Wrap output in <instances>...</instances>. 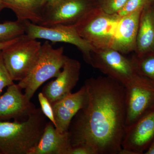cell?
<instances>
[{"mask_svg":"<svg viewBox=\"0 0 154 154\" xmlns=\"http://www.w3.org/2000/svg\"><path fill=\"white\" fill-rule=\"evenodd\" d=\"M84 85L88 102L70 125L71 146H88L95 154H120L126 127L124 86L107 76L90 78Z\"/></svg>","mask_w":154,"mask_h":154,"instance_id":"obj_1","label":"cell"},{"mask_svg":"<svg viewBox=\"0 0 154 154\" xmlns=\"http://www.w3.org/2000/svg\"><path fill=\"white\" fill-rule=\"evenodd\" d=\"M47 118L37 108L23 121H0L1 154H29L40 140Z\"/></svg>","mask_w":154,"mask_h":154,"instance_id":"obj_2","label":"cell"},{"mask_svg":"<svg viewBox=\"0 0 154 154\" xmlns=\"http://www.w3.org/2000/svg\"><path fill=\"white\" fill-rule=\"evenodd\" d=\"M66 57L63 47L54 48L48 41L42 45L38 57L31 71L18 84L22 90H25L24 94L28 99L31 100L42 84L58 75Z\"/></svg>","mask_w":154,"mask_h":154,"instance_id":"obj_3","label":"cell"},{"mask_svg":"<svg viewBox=\"0 0 154 154\" xmlns=\"http://www.w3.org/2000/svg\"><path fill=\"white\" fill-rule=\"evenodd\" d=\"M119 17L105 13L98 6L74 25L80 36L96 50L111 48Z\"/></svg>","mask_w":154,"mask_h":154,"instance_id":"obj_4","label":"cell"},{"mask_svg":"<svg viewBox=\"0 0 154 154\" xmlns=\"http://www.w3.org/2000/svg\"><path fill=\"white\" fill-rule=\"evenodd\" d=\"M42 45L37 39L25 34L2 51L6 67L13 81L19 82L28 75L37 59Z\"/></svg>","mask_w":154,"mask_h":154,"instance_id":"obj_5","label":"cell"},{"mask_svg":"<svg viewBox=\"0 0 154 154\" xmlns=\"http://www.w3.org/2000/svg\"><path fill=\"white\" fill-rule=\"evenodd\" d=\"M124 87L126 126L154 110V82L138 72Z\"/></svg>","mask_w":154,"mask_h":154,"instance_id":"obj_6","label":"cell"},{"mask_svg":"<svg viewBox=\"0 0 154 154\" xmlns=\"http://www.w3.org/2000/svg\"><path fill=\"white\" fill-rule=\"evenodd\" d=\"M25 34L30 38L46 39L52 42H64L73 45L82 54L84 60L90 64L91 56L96 49L80 36L74 25H59L45 27L24 22Z\"/></svg>","mask_w":154,"mask_h":154,"instance_id":"obj_7","label":"cell"},{"mask_svg":"<svg viewBox=\"0 0 154 154\" xmlns=\"http://www.w3.org/2000/svg\"><path fill=\"white\" fill-rule=\"evenodd\" d=\"M97 6V0H48L39 25H74Z\"/></svg>","mask_w":154,"mask_h":154,"instance_id":"obj_8","label":"cell"},{"mask_svg":"<svg viewBox=\"0 0 154 154\" xmlns=\"http://www.w3.org/2000/svg\"><path fill=\"white\" fill-rule=\"evenodd\" d=\"M123 54L111 48L96 50L91 54L90 65L125 86L138 72L132 59Z\"/></svg>","mask_w":154,"mask_h":154,"instance_id":"obj_9","label":"cell"},{"mask_svg":"<svg viewBox=\"0 0 154 154\" xmlns=\"http://www.w3.org/2000/svg\"><path fill=\"white\" fill-rule=\"evenodd\" d=\"M154 139V110L125 127L120 154L144 153Z\"/></svg>","mask_w":154,"mask_h":154,"instance_id":"obj_10","label":"cell"},{"mask_svg":"<svg viewBox=\"0 0 154 154\" xmlns=\"http://www.w3.org/2000/svg\"><path fill=\"white\" fill-rule=\"evenodd\" d=\"M22 91L14 83L0 96V121H23L36 112L37 108Z\"/></svg>","mask_w":154,"mask_h":154,"instance_id":"obj_11","label":"cell"},{"mask_svg":"<svg viewBox=\"0 0 154 154\" xmlns=\"http://www.w3.org/2000/svg\"><path fill=\"white\" fill-rule=\"evenodd\" d=\"M81 68L79 61L66 56L59 74L45 85L42 92L51 104L71 94L79 80Z\"/></svg>","mask_w":154,"mask_h":154,"instance_id":"obj_12","label":"cell"},{"mask_svg":"<svg viewBox=\"0 0 154 154\" xmlns=\"http://www.w3.org/2000/svg\"><path fill=\"white\" fill-rule=\"evenodd\" d=\"M88 100V93L84 85L76 93H71L51 104L56 125L55 128L59 132L68 131L73 119L85 106Z\"/></svg>","mask_w":154,"mask_h":154,"instance_id":"obj_13","label":"cell"},{"mask_svg":"<svg viewBox=\"0 0 154 154\" xmlns=\"http://www.w3.org/2000/svg\"><path fill=\"white\" fill-rule=\"evenodd\" d=\"M143 10L119 17L111 48L122 54L135 51L140 19Z\"/></svg>","mask_w":154,"mask_h":154,"instance_id":"obj_14","label":"cell"},{"mask_svg":"<svg viewBox=\"0 0 154 154\" xmlns=\"http://www.w3.org/2000/svg\"><path fill=\"white\" fill-rule=\"evenodd\" d=\"M71 147L68 131L59 132L49 120L38 143L29 154H67Z\"/></svg>","mask_w":154,"mask_h":154,"instance_id":"obj_15","label":"cell"},{"mask_svg":"<svg viewBox=\"0 0 154 154\" xmlns=\"http://www.w3.org/2000/svg\"><path fill=\"white\" fill-rule=\"evenodd\" d=\"M152 2L145 6L141 13L135 51L138 57L154 52V11Z\"/></svg>","mask_w":154,"mask_h":154,"instance_id":"obj_16","label":"cell"},{"mask_svg":"<svg viewBox=\"0 0 154 154\" xmlns=\"http://www.w3.org/2000/svg\"><path fill=\"white\" fill-rule=\"evenodd\" d=\"M48 0H3L4 8L11 9L17 20L40 25L45 8Z\"/></svg>","mask_w":154,"mask_h":154,"instance_id":"obj_17","label":"cell"},{"mask_svg":"<svg viewBox=\"0 0 154 154\" xmlns=\"http://www.w3.org/2000/svg\"><path fill=\"white\" fill-rule=\"evenodd\" d=\"M25 34L24 22L17 20L0 23V42L12 40Z\"/></svg>","mask_w":154,"mask_h":154,"instance_id":"obj_18","label":"cell"},{"mask_svg":"<svg viewBox=\"0 0 154 154\" xmlns=\"http://www.w3.org/2000/svg\"><path fill=\"white\" fill-rule=\"evenodd\" d=\"M137 72L154 82V52L140 57L131 58Z\"/></svg>","mask_w":154,"mask_h":154,"instance_id":"obj_19","label":"cell"},{"mask_svg":"<svg viewBox=\"0 0 154 154\" xmlns=\"http://www.w3.org/2000/svg\"><path fill=\"white\" fill-rule=\"evenodd\" d=\"M128 0H97V6L105 13L116 14L124 7Z\"/></svg>","mask_w":154,"mask_h":154,"instance_id":"obj_20","label":"cell"},{"mask_svg":"<svg viewBox=\"0 0 154 154\" xmlns=\"http://www.w3.org/2000/svg\"><path fill=\"white\" fill-rule=\"evenodd\" d=\"M153 0H128L126 4L117 13L119 17H123L140 10H143L145 6Z\"/></svg>","mask_w":154,"mask_h":154,"instance_id":"obj_21","label":"cell"},{"mask_svg":"<svg viewBox=\"0 0 154 154\" xmlns=\"http://www.w3.org/2000/svg\"><path fill=\"white\" fill-rule=\"evenodd\" d=\"M3 59L2 51H0V96L4 88L14 84Z\"/></svg>","mask_w":154,"mask_h":154,"instance_id":"obj_22","label":"cell"},{"mask_svg":"<svg viewBox=\"0 0 154 154\" xmlns=\"http://www.w3.org/2000/svg\"><path fill=\"white\" fill-rule=\"evenodd\" d=\"M38 98L42 113L50 121L53 123L55 127L56 125L52 105L49 100L44 96L42 92H40L38 94Z\"/></svg>","mask_w":154,"mask_h":154,"instance_id":"obj_23","label":"cell"},{"mask_svg":"<svg viewBox=\"0 0 154 154\" xmlns=\"http://www.w3.org/2000/svg\"><path fill=\"white\" fill-rule=\"evenodd\" d=\"M67 154H95L90 147L84 145L71 146Z\"/></svg>","mask_w":154,"mask_h":154,"instance_id":"obj_24","label":"cell"},{"mask_svg":"<svg viewBox=\"0 0 154 154\" xmlns=\"http://www.w3.org/2000/svg\"><path fill=\"white\" fill-rule=\"evenodd\" d=\"M21 36H22L17 37V38H14V39H12V40H9V41L0 42V51L2 50L5 48L8 47L9 45L13 44V43H14V42H16L18 41V40L19 39V38H21Z\"/></svg>","mask_w":154,"mask_h":154,"instance_id":"obj_25","label":"cell"},{"mask_svg":"<svg viewBox=\"0 0 154 154\" xmlns=\"http://www.w3.org/2000/svg\"><path fill=\"white\" fill-rule=\"evenodd\" d=\"M145 154H154V139L147 149L145 152Z\"/></svg>","mask_w":154,"mask_h":154,"instance_id":"obj_26","label":"cell"},{"mask_svg":"<svg viewBox=\"0 0 154 154\" xmlns=\"http://www.w3.org/2000/svg\"><path fill=\"white\" fill-rule=\"evenodd\" d=\"M3 0H0V13L3 9H4L3 6Z\"/></svg>","mask_w":154,"mask_h":154,"instance_id":"obj_27","label":"cell"},{"mask_svg":"<svg viewBox=\"0 0 154 154\" xmlns=\"http://www.w3.org/2000/svg\"><path fill=\"white\" fill-rule=\"evenodd\" d=\"M153 7V9H154V7Z\"/></svg>","mask_w":154,"mask_h":154,"instance_id":"obj_28","label":"cell"},{"mask_svg":"<svg viewBox=\"0 0 154 154\" xmlns=\"http://www.w3.org/2000/svg\"><path fill=\"white\" fill-rule=\"evenodd\" d=\"M153 2H154V0H153Z\"/></svg>","mask_w":154,"mask_h":154,"instance_id":"obj_29","label":"cell"},{"mask_svg":"<svg viewBox=\"0 0 154 154\" xmlns=\"http://www.w3.org/2000/svg\"><path fill=\"white\" fill-rule=\"evenodd\" d=\"M0 154H1V152H0Z\"/></svg>","mask_w":154,"mask_h":154,"instance_id":"obj_30","label":"cell"}]
</instances>
